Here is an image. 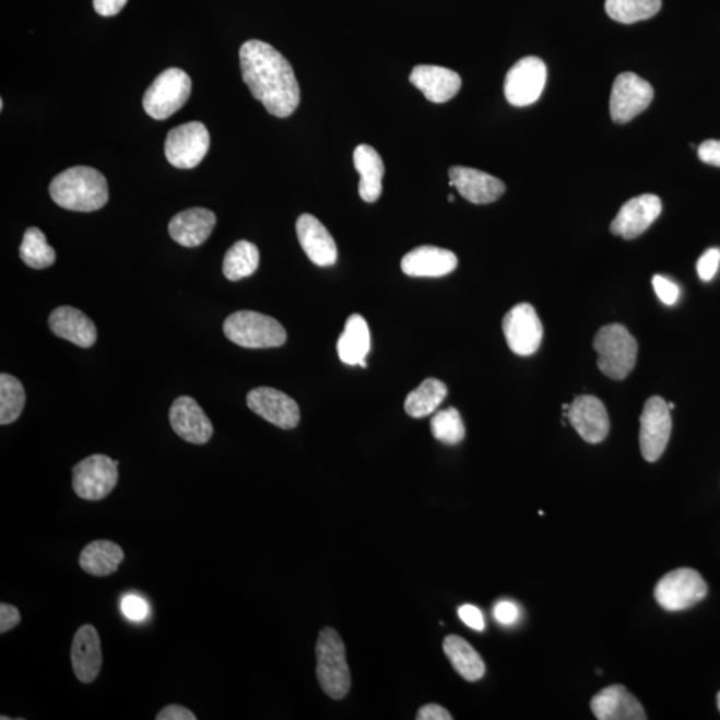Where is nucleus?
<instances>
[{"label": "nucleus", "mask_w": 720, "mask_h": 720, "mask_svg": "<svg viewBox=\"0 0 720 720\" xmlns=\"http://www.w3.org/2000/svg\"><path fill=\"white\" fill-rule=\"evenodd\" d=\"M244 81L253 98L271 115L287 118L300 102V90L288 60L262 40H248L239 50Z\"/></svg>", "instance_id": "1"}, {"label": "nucleus", "mask_w": 720, "mask_h": 720, "mask_svg": "<svg viewBox=\"0 0 720 720\" xmlns=\"http://www.w3.org/2000/svg\"><path fill=\"white\" fill-rule=\"evenodd\" d=\"M50 196L62 209L91 213L105 208L108 202V185L98 169L76 166L52 179Z\"/></svg>", "instance_id": "2"}, {"label": "nucleus", "mask_w": 720, "mask_h": 720, "mask_svg": "<svg viewBox=\"0 0 720 720\" xmlns=\"http://www.w3.org/2000/svg\"><path fill=\"white\" fill-rule=\"evenodd\" d=\"M316 656L317 676L324 694L335 700L346 697L351 687L346 647L334 628L324 627L320 632Z\"/></svg>", "instance_id": "3"}, {"label": "nucleus", "mask_w": 720, "mask_h": 720, "mask_svg": "<svg viewBox=\"0 0 720 720\" xmlns=\"http://www.w3.org/2000/svg\"><path fill=\"white\" fill-rule=\"evenodd\" d=\"M598 367L606 377L623 380L632 374L638 358V342L622 324H609L594 339Z\"/></svg>", "instance_id": "4"}, {"label": "nucleus", "mask_w": 720, "mask_h": 720, "mask_svg": "<svg viewBox=\"0 0 720 720\" xmlns=\"http://www.w3.org/2000/svg\"><path fill=\"white\" fill-rule=\"evenodd\" d=\"M229 341L245 349L281 347L287 341V332L276 319L256 311H238L223 324Z\"/></svg>", "instance_id": "5"}, {"label": "nucleus", "mask_w": 720, "mask_h": 720, "mask_svg": "<svg viewBox=\"0 0 720 720\" xmlns=\"http://www.w3.org/2000/svg\"><path fill=\"white\" fill-rule=\"evenodd\" d=\"M191 78L181 69H167L155 78L143 96V108L151 118L165 120L190 98Z\"/></svg>", "instance_id": "6"}, {"label": "nucleus", "mask_w": 720, "mask_h": 720, "mask_svg": "<svg viewBox=\"0 0 720 720\" xmlns=\"http://www.w3.org/2000/svg\"><path fill=\"white\" fill-rule=\"evenodd\" d=\"M118 461L95 453L72 469V488L81 499L98 501L110 495L119 480Z\"/></svg>", "instance_id": "7"}, {"label": "nucleus", "mask_w": 720, "mask_h": 720, "mask_svg": "<svg viewBox=\"0 0 720 720\" xmlns=\"http://www.w3.org/2000/svg\"><path fill=\"white\" fill-rule=\"evenodd\" d=\"M653 595L659 606L664 610H687L704 601L707 595V583L693 568H677L659 580Z\"/></svg>", "instance_id": "8"}, {"label": "nucleus", "mask_w": 720, "mask_h": 720, "mask_svg": "<svg viewBox=\"0 0 720 720\" xmlns=\"http://www.w3.org/2000/svg\"><path fill=\"white\" fill-rule=\"evenodd\" d=\"M673 420L668 402L661 397H652L646 402L640 416L639 445L647 462L661 459L669 445Z\"/></svg>", "instance_id": "9"}, {"label": "nucleus", "mask_w": 720, "mask_h": 720, "mask_svg": "<svg viewBox=\"0 0 720 720\" xmlns=\"http://www.w3.org/2000/svg\"><path fill=\"white\" fill-rule=\"evenodd\" d=\"M547 81V68L536 57L520 59L507 72L505 95L510 105L526 107L541 98Z\"/></svg>", "instance_id": "10"}, {"label": "nucleus", "mask_w": 720, "mask_h": 720, "mask_svg": "<svg viewBox=\"0 0 720 720\" xmlns=\"http://www.w3.org/2000/svg\"><path fill=\"white\" fill-rule=\"evenodd\" d=\"M651 84L634 72H623L616 76L611 91L610 113L615 123H628L651 105Z\"/></svg>", "instance_id": "11"}, {"label": "nucleus", "mask_w": 720, "mask_h": 720, "mask_svg": "<svg viewBox=\"0 0 720 720\" xmlns=\"http://www.w3.org/2000/svg\"><path fill=\"white\" fill-rule=\"evenodd\" d=\"M210 150L209 130L201 122H189L175 127L168 132L166 158L177 168H193L208 155Z\"/></svg>", "instance_id": "12"}, {"label": "nucleus", "mask_w": 720, "mask_h": 720, "mask_svg": "<svg viewBox=\"0 0 720 720\" xmlns=\"http://www.w3.org/2000/svg\"><path fill=\"white\" fill-rule=\"evenodd\" d=\"M504 334L507 346L514 354L530 356L540 350L543 339V324L535 308L529 304L512 307L504 318Z\"/></svg>", "instance_id": "13"}, {"label": "nucleus", "mask_w": 720, "mask_h": 720, "mask_svg": "<svg viewBox=\"0 0 720 720\" xmlns=\"http://www.w3.org/2000/svg\"><path fill=\"white\" fill-rule=\"evenodd\" d=\"M247 405L253 413L276 427L293 429L299 425L298 403L282 391L270 389V387H259V389L248 392Z\"/></svg>", "instance_id": "14"}, {"label": "nucleus", "mask_w": 720, "mask_h": 720, "mask_svg": "<svg viewBox=\"0 0 720 720\" xmlns=\"http://www.w3.org/2000/svg\"><path fill=\"white\" fill-rule=\"evenodd\" d=\"M661 214V198L652 196V193H645V196L633 198L622 205L618 215L611 223L610 229L611 233L623 239H635L644 234Z\"/></svg>", "instance_id": "15"}, {"label": "nucleus", "mask_w": 720, "mask_h": 720, "mask_svg": "<svg viewBox=\"0 0 720 720\" xmlns=\"http://www.w3.org/2000/svg\"><path fill=\"white\" fill-rule=\"evenodd\" d=\"M571 426L587 444H601L610 433V420L601 399L582 396L575 399L567 410Z\"/></svg>", "instance_id": "16"}, {"label": "nucleus", "mask_w": 720, "mask_h": 720, "mask_svg": "<svg viewBox=\"0 0 720 720\" xmlns=\"http://www.w3.org/2000/svg\"><path fill=\"white\" fill-rule=\"evenodd\" d=\"M169 423L179 438L192 445H205L213 438V423L191 397H179L169 409Z\"/></svg>", "instance_id": "17"}, {"label": "nucleus", "mask_w": 720, "mask_h": 720, "mask_svg": "<svg viewBox=\"0 0 720 720\" xmlns=\"http://www.w3.org/2000/svg\"><path fill=\"white\" fill-rule=\"evenodd\" d=\"M449 178L450 186L474 204L498 201L506 191L504 181L475 168L453 166L449 169Z\"/></svg>", "instance_id": "18"}, {"label": "nucleus", "mask_w": 720, "mask_h": 720, "mask_svg": "<svg viewBox=\"0 0 720 720\" xmlns=\"http://www.w3.org/2000/svg\"><path fill=\"white\" fill-rule=\"evenodd\" d=\"M296 235L308 259L319 268L337 263L338 248L329 229L316 216L304 214L296 221Z\"/></svg>", "instance_id": "19"}, {"label": "nucleus", "mask_w": 720, "mask_h": 720, "mask_svg": "<svg viewBox=\"0 0 720 720\" xmlns=\"http://www.w3.org/2000/svg\"><path fill=\"white\" fill-rule=\"evenodd\" d=\"M71 664L78 681L93 683L98 677L103 653L98 632L91 625H84L76 632L71 646Z\"/></svg>", "instance_id": "20"}, {"label": "nucleus", "mask_w": 720, "mask_h": 720, "mask_svg": "<svg viewBox=\"0 0 720 720\" xmlns=\"http://www.w3.org/2000/svg\"><path fill=\"white\" fill-rule=\"evenodd\" d=\"M458 268L456 253L435 246H421L405 253L401 269L405 275L414 278H440L451 274Z\"/></svg>", "instance_id": "21"}, {"label": "nucleus", "mask_w": 720, "mask_h": 720, "mask_svg": "<svg viewBox=\"0 0 720 720\" xmlns=\"http://www.w3.org/2000/svg\"><path fill=\"white\" fill-rule=\"evenodd\" d=\"M591 710L599 720H646L640 701L625 686L603 688L591 700Z\"/></svg>", "instance_id": "22"}, {"label": "nucleus", "mask_w": 720, "mask_h": 720, "mask_svg": "<svg viewBox=\"0 0 720 720\" xmlns=\"http://www.w3.org/2000/svg\"><path fill=\"white\" fill-rule=\"evenodd\" d=\"M410 82L434 103L449 102L462 87L461 76L456 71L439 66H416Z\"/></svg>", "instance_id": "23"}, {"label": "nucleus", "mask_w": 720, "mask_h": 720, "mask_svg": "<svg viewBox=\"0 0 720 720\" xmlns=\"http://www.w3.org/2000/svg\"><path fill=\"white\" fill-rule=\"evenodd\" d=\"M215 226L216 215L213 211L196 208L175 215L169 222L168 233L180 246L198 247L210 238Z\"/></svg>", "instance_id": "24"}, {"label": "nucleus", "mask_w": 720, "mask_h": 720, "mask_svg": "<svg viewBox=\"0 0 720 720\" xmlns=\"http://www.w3.org/2000/svg\"><path fill=\"white\" fill-rule=\"evenodd\" d=\"M48 326L54 334L82 349L94 346L98 337L93 320L78 308L70 306L56 308L48 318Z\"/></svg>", "instance_id": "25"}, {"label": "nucleus", "mask_w": 720, "mask_h": 720, "mask_svg": "<svg viewBox=\"0 0 720 720\" xmlns=\"http://www.w3.org/2000/svg\"><path fill=\"white\" fill-rule=\"evenodd\" d=\"M337 349L344 365L367 367L366 356L370 353L371 334L365 318L354 314L347 319Z\"/></svg>", "instance_id": "26"}, {"label": "nucleus", "mask_w": 720, "mask_h": 720, "mask_svg": "<svg viewBox=\"0 0 720 720\" xmlns=\"http://www.w3.org/2000/svg\"><path fill=\"white\" fill-rule=\"evenodd\" d=\"M354 166L361 174L359 196L367 203L377 202L382 196L383 161L378 151L368 144H359L354 151Z\"/></svg>", "instance_id": "27"}, {"label": "nucleus", "mask_w": 720, "mask_h": 720, "mask_svg": "<svg viewBox=\"0 0 720 720\" xmlns=\"http://www.w3.org/2000/svg\"><path fill=\"white\" fill-rule=\"evenodd\" d=\"M123 560L122 547L118 543L105 540L88 543L80 555L82 570L93 577H108L117 573Z\"/></svg>", "instance_id": "28"}, {"label": "nucleus", "mask_w": 720, "mask_h": 720, "mask_svg": "<svg viewBox=\"0 0 720 720\" xmlns=\"http://www.w3.org/2000/svg\"><path fill=\"white\" fill-rule=\"evenodd\" d=\"M444 651L446 657L449 658L453 670L463 680L476 682L482 680L484 673H486V665H484L480 653H477L468 640L458 637V635H449V637L445 638Z\"/></svg>", "instance_id": "29"}, {"label": "nucleus", "mask_w": 720, "mask_h": 720, "mask_svg": "<svg viewBox=\"0 0 720 720\" xmlns=\"http://www.w3.org/2000/svg\"><path fill=\"white\" fill-rule=\"evenodd\" d=\"M447 397V387L438 379L429 378L405 398L404 410L410 416L421 420L434 414Z\"/></svg>", "instance_id": "30"}, {"label": "nucleus", "mask_w": 720, "mask_h": 720, "mask_svg": "<svg viewBox=\"0 0 720 720\" xmlns=\"http://www.w3.org/2000/svg\"><path fill=\"white\" fill-rule=\"evenodd\" d=\"M258 247L250 241L239 240L226 252L223 274L228 281L238 282L251 276L259 268Z\"/></svg>", "instance_id": "31"}, {"label": "nucleus", "mask_w": 720, "mask_h": 720, "mask_svg": "<svg viewBox=\"0 0 720 720\" xmlns=\"http://www.w3.org/2000/svg\"><path fill=\"white\" fill-rule=\"evenodd\" d=\"M20 253L23 262L35 270L51 268L57 260L56 250L48 245L46 235L36 227H29L24 233Z\"/></svg>", "instance_id": "32"}, {"label": "nucleus", "mask_w": 720, "mask_h": 720, "mask_svg": "<svg viewBox=\"0 0 720 720\" xmlns=\"http://www.w3.org/2000/svg\"><path fill=\"white\" fill-rule=\"evenodd\" d=\"M607 15L623 24L650 20L662 9V0H606Z\"/></svg>", "instance_id": "33"}, {"label": "nucleus", "mask_w": 720, "mask_h": 720, "mask_svg": "<svg viewBox=\"0 0 720 720\" xmlns=\"http://www.w3.org/2000/svg\"><path fill=\"white\" fill-rule=\"evenodd\" d=\"M26 404V391L12 375H0V425L8 426L20 420Z\"/></svg>", "instance_id": "34"}, {"label": "nucleus", "mask_w": 720, "mask_h": 720, "mask_svg": "<svg viewBox=\"0 0 720 720\" xmlns=\"http://www.w3.org/2000/svg\"><path fill=\"white\" fill-rule=\"evenodd\" d=\"M434 438L441 444L456 446L465 437V427L459 411L453 408L439 411L432 420Z\"/></svg>", "instance_id": "35"}, {"label": "nucleus", "mask_w": 720, "mask_h": 720, "mask_svg": "<svg viewBox=\"0 0 720 720\" xmlns=\"http://www.w3.org/2000/svg\"><path fill=\"white\" fill-rule=\"evenodd\" d=\"M653 290L665 306H674L680 298V287L673 281L662 275H656L652 280Z\"/></svg>", "instance_id": "36"}, {"label": "nucleus", "mask_w": 720, "mask_h": 720, "mask_svg": "<svg viewBox=\"0 0 720 720\" xmlns=\"http://www.w3.org/2000/svg\"><path fill=\"white\" fill-rule=\"evenodd\" d=\"M720 264L719 248H710L698 260L697 270L701 281L710 282L717 275Z\"/></svg>", "instance_id": "37"}, {"label": "nucleus", "mask_w": 720, "mask_h": 720, "mask_svg": "<svg viewBox=\"0 0 720 720\" xmlns=\"http://www.w3.org/2000/svg\"><path fill=\"white\" fill-rule=\"evenodd\" d=\"M122 613L127 619L142 621L149 614V604L141 597L129 595L122 601Z\"/></svg>", "instance_id": "38"}, {"label": "nucleus", "mask_w": 720, "mask_h": 720, "mask_svg": "<svg viewBox=\"0 0 720 720\" xmlns=\"http://www.w3.org/2000/svg\"><path fill=\"white\" fill-rule=\"evenodd\" d=\"M494 616L496 622L504 626H512L520 618V610L511 601H500L495 604Z\"/></svg>", "instance_id": "39"}, {"label": "nucleus", "mask_w": 720, "mask_h": 720, "mask_svg": "<svg viewBox=\"0 0 720 720\" xmlns=\"http://www.w3.org/2000/svg\"><path fill=\"white\" fill-rule=\"evenodd\" d=\"M458 615L465 626L473 628L475 632H483L484 627H486L482 611L473 606V604H464V606L459 607Z\"/></svg>", "instance_id": "40"}, {"label": "nucleus", "mask_w": 720, "mask_h": 720, "mask_svg": "<svg viewBox=\"0 0 720 720\" xmlns=\"http://www.w3.org/2000/svg\"><path fill=\"white\" fill-rule=\"evenodd\" d=\"M22 619L20 610L10 603L0 604V634H5L20 625Z\"/></svg>", "instance_id": "41"}, {"label": "nucleus", "mask_w": 720, "mask_h": 720, "mask_svg": "<svg viewBox=\"0 0 720 720\" xmlns=\"http://www.w3.org/2000/svg\"><path fill=\"white\" fill-rule=\"evenodd\" d=\"M698 154L699 160L706 165L720 167V141H717V139L701 143Z\"/></svg>", "instance_id": "42"}, {"label": "nucleus", "mask_w": 720, "mask_h": 720, "mask_svg": "<svg viewBox=\"0 0 720 720\" xmlns=\"http://www.w3.org/2000/svg\"><path fill=\"white\" fill-rule=\"evenodd\" d=\"M156 720H197L196 713L179 705H169L158 712Z\"/></svg>", "instance_id": "43"}, {"label": "nucleus", "mask_w": 720, "mask_h": 720, "mask_svg": "<svg viewBox=\"0 0 720 720\" xmlns=\"http://www.w3.org/2000/svg\"><path fill=\"white\" fill-rule=\"evenodd\" d=\"M94 9L102 16H115L125 9L129 0H93Z\"/></svg>", "instance_id": "44"}, {"label": "nucleus", "mask_w": 720, "mask_h": 720, "mask_svg": "<svg viewBox=\"0 0 720 720\" xmlns=\"http://www.w3.org/2000/svg\"><path fill=\"white\" fill-rule=\"evenodd\" d=\"M417 720H451V713L439 705L423 706L416 716Z\"/></svg>", "instance_id": "45"}, {"label": "nucleus", "mask_w": 720, "mask_h": 720, "mask_svg": "<svg viewBox=\"0 0 720 720\" xmlns=\"http://www.w3.org/2000/svg\"><path fill=\"white\" fill-rule=\"evenodd\" d=\"M718 707H719V711H720V693L718 694Z\"/></svg>", "instance_id": "46"}, {"label": "nucleus", "mask_w": 720, "mask_h": 720, "mask_svg": "<svg viewBox=\"0 0 720 720\" xmlns=\"http://www.w3.org/2000/svg\"><path fill=\"white\" fill-rule=\"evenodd\" d=\"M449 202H453V196H449Z\"/></svg>", "instance_id": "47"}]
</instances>
